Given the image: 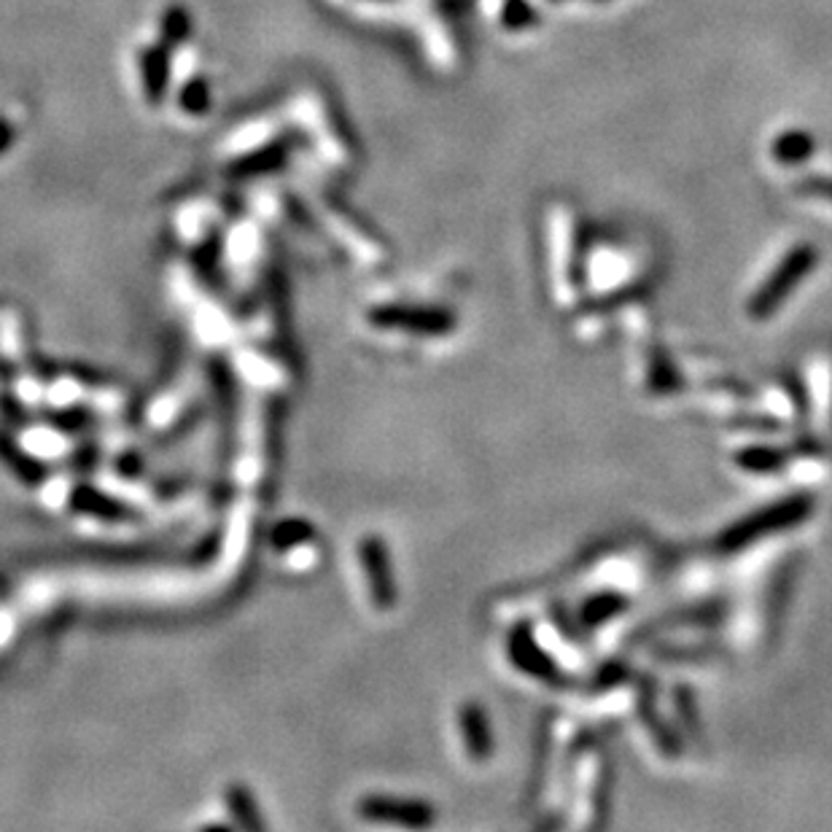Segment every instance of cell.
<instances>
[{
    "instance_id": "ba28073f",
    "label": "cell",
    "mask_w": 832,
    "mask_h": 832,
    "mask_svg": "<svg viewBox=\"0 0 832 832\" xmlns=\"http://www.w3.org/2000/svg\"><path fill=\"white\" fill-rule=\"evenodd\" d=\"M467 730L469 735H472V746L477 752H485L488 746H485V728H483V717L477 715V711H469L467 715Z\"/></svg>"
},
{
    "instance_id": "9c48e42d",
    "label": "cell",
    "mask_w": 832,
    "mask_h": 832,
    "mask_svg": "<svg viewBox=\"0 0 832 832\" xmlns=\"http://www.w3.org/2000/svg\"><path fill=\"white\" fill-rule=\"evenodd\" d=\"M673 381H676V377L671 375V367H668L663 359H660V361H655V372H653V386L658 388V390H666V394H668V390H673V388H676V383H673Z\"/></svg>"
},
{
    "instance_id": "6da1fadb",
    "label": "cell",
    "mask_w": 832,
    "mask_h": 832,
    "mask_svg": "<svg viewBox=\"0 0 832 832\" xmlns=\"http://www.w3.org/2000/svg\"><path fill=\"white\" fill-rule=\"evenodd\" d=\"M819 264V251L808 243H800V246L790 248L786 257L781 259L779 268L773 270L771 275L762 281V286L757 288L755 297L749 299L746 305V313L749 319L755 321H768L773 313L781 308V305L790 299V294L811 275V270Z\"/></svg>"
},
{
    "instance_id": "5b68a950",
    "label": "cell",
    "mask_w": 832,
    "mask_h": 832,
    "mask_svg": "<svg viewBox=\"0 0 832 832\" xmlns=\"http://www.w3.org/2000/svg\"><path fill=\"white\" fill-rule=\"evenodd\" d=\"M622 609H625V598L614 596V593H604V596L585 601V607H582V622H587V625H601V622H607L609 617H614L617 611Z\"/></svg>"
},
{
    "instance_id": "7a4b0ae2",
    "label": "cell",
    "mask_w": 832,
    "mask_h": 832,
    "mask_svg": "<svg viewBox=\"0 0 832 832\" xmlns=\"http://www.w3.org/2000/svg\"><path fill=\"white\" fill-rule=\"evenodd\" d=\"M811 499L808 496H790V499L771 504V507H762L760 512L746 514L738 523L730 525L728 531L720 536V550L733 552L741 550L746 545H755L762 536L779 534V531L792 529V525L803 523V520L811 514Z\"/></svg>"
},
{
    "instance_id": "8992f818",
    "label": "cell",
    "mask_w": 832,
    "mask_h": 832,
    "mask_svg": "<svg viewBox=\"0 0 832 832\" xmlns=\"http://www.w3.org/2000/svg\"><path fill=\"white\" fill-rule=\"evenodd\" d=\"M797 191L808 197H822V200L832 202V178L830 175H811V178H803L797 184Z\"/></svg>"
},
{
    "instance_id": "277c9868",
    "label": "cell",
    "mask_w": 832,
    "mask_h": 832,
    "mask_svg": "<svg viewBox=\"0 0 832 832\" xmlns=\"http://www.w3.org/2000/svg\"><path fill=\"white\" fill-rule=\"evenodd\" d=\"M735 463H738L744 472H779V469L784 467V452L773 450V447H746V450H741L738 456H735Z\"/></svg>"
},
{
    "instance_id": "52a82bcc",
    "label": "cell",
    "mask_w": 832,
    "mask_h": 832,
    "mask_svg": "<svg viewBox=\"0 0 832 832\" xmlns=\"http://www.w3.org/2000/svg\"><path fill=\"white\" fill-rule=\"evenodd\" d=\"M534 22H536L534 11H531L529 5L520 3V0L507 9V25L509 27H525V25H534Z\"/></svg>"
},
{
    "instance_id": "30bf717a",
    "label": "cell",
    "mask_w": 832,
    "mask_h": 832,
    "mask_svg": "<svg viewBox=\"0 0 832 832\" xmlns=\"http://www.w3.org/2000/svg\"><path fill=\"white\" fill-rule=\"evenodd\" d=\"M596 3H607V0H596Z\"/></svg>"
},
{
    "instance_id": "3957f363",
    "label": "cell",
    "mask_w": 832,
    "mask_h": 832,
    "mask_svg": "<svg viewBox=\"0 0 832 832\" xmlns=\"http://www.w3.org/2000/svg\"><path fill=\"white\" fill-rule=\"evenodd\" d=\"M814 151H817V140H814V135L808 133V129H786L771 146L773 160L784 167L803 165V162L811 160Z\"/></svg>"
}]
</instances>
